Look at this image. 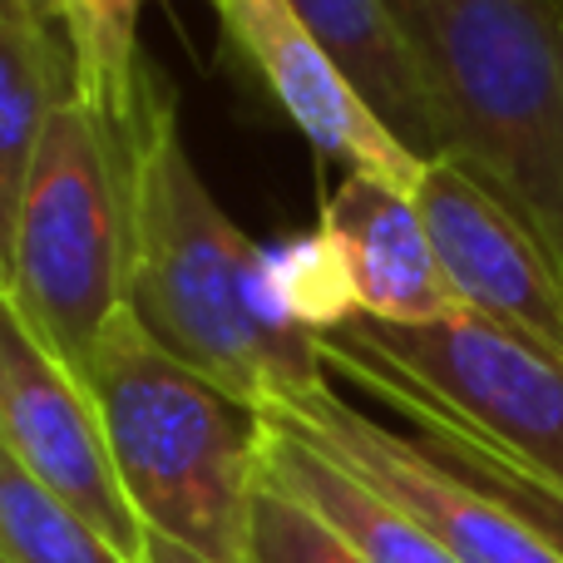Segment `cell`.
<instances>
[{
    "mask_svg": "<svg viewBox=\"0 0 563 563\" xmlns=\"http://www.w3.org/2000/svg\"><path fill=\"white\" fill-rule=\"evenodd\" d=\"M148 0H55L59 35L69 49L75 99L114 129H129L144 95L139 15Z\"/></svg>",
    "mask_w": 563,
    "mask_h": 563,
    "instance_id": "cell-15",
    "label": "cell"
},
{
    "mask_svg": "<svg viewBox=\"0 0 563 563\" xmlns=\"http://www.w3.org/2000/svg\"><path fill=\"white\" fill-rule=\"evenodd\" d=\"M208 5L233 49L257 69L277 109L327 164H336L341 174H371L416 188L426 164L371 114L291 0H208Z\"/></svg>",
    "mask_w": 563,
    "mask_h": 563,
    "instance_id": "cell-9",
    "label": "cell"
},
{
    "mask_svg": "<svg viewBox=\"0 0 563 563\" xmlns=\"http://www.w3.org/2000/svg\"><path fill=\"white\" fill-rule=\"evenodd\" d=\"M247 549H253V563H366V554L351 539H341L317 509L282 495L267 479L253 499Z\"/></svg>",
    "mask_w": 563,
    "mask_h": 563,
    "instance_id": "cell-17",
    "label": "cell"
},
{
    "mask_svg": "<svg viewBox=\"0 0 563 563\" xmlns=\"http://www.w3.org/2000/svg\"><path fill=\"white\" fill-rule=\"evenodd\" d=\"M129 148V311L178 361L267 410L327 386L317 331L282 301L277 253L218 208L178 129L174 95L144 75Z\"/></svg>",
    "mask_w": 563,
    "mask_h": 563,
    "instance_id": "cell-1",
    "label": "cell"
},
{
    "mask_svg": "<svg viewBox=\"0 0 563 563\" xmlns=\"http://www.w3.org/2000/svg\"><path fill=\"white\" fill-rule=\"evenodd\" d=\"M0 559L5 563H129L85 515L49 495L0 445Z\"/></svg>",
    "mask_w": 563,
    "mask_h": 563,
    "instance_id": "cell-16",
    "label": "cell"
},
{
    "mask_svg": "<svg viewBox=\"0 0 563 563\" xmlns=\"http://www.w3.org/2000/svg\"><path fill=\"white\" fill-rule=\"evenodd\" d=\"M440 144L563 277V0H390Z\"/></svg>",
    "mask_w": 563,
    "mask_h": 563,
    "instance_id": "cell-3",
    "label": "cell"
},
{
    "mask_svg": "<svg viewBox=\"0 0 563 563\" xmlns=\"http://www.w3.org/2000/svg\"><path fill=\"white\" fill-rule=\"evenodd\" d=\"M79 380L148 534L208 563H253L247 539L263 489V410L164 351L129 307L99 331Z\"/></svg>",
    "mask_w": 563,
    "mask_h": 563,
    "instance_id": "cell-2",
    "label": "cell"
},
{
    "mask_svg": "<svg viewBox=\"0 0 563 563\" xmlns=\"http://www.w3.org/2000/svg\"><path fill=\"white\" fill-rule=\"evenodd\" d=\"M263 416L287 435L307 440L327 460H336L346 475L371 485L380 499L406 509L460 563H563L505 505H495L489 495H479L450 470H440L410 435L371 420L366 410H356L331 386L307 390L287 406H267Z\"/></svg>",
    "mask_w": 563,
    "mask_h": 563,
    "instance_id": "cell-7",
    "label": "cell"
},
{
    "mask_svg": "<svg viewBox=\"0 0 563 563\" xmlns=\"http://www.w3.org/2000/svg\"><path fill=\"white\" fill-rule=\"evenodd\" d=\"M321 253H327L346 311L386 327L470 317L450 287L416 194L371 174H346L321 208Z\"/></svg>",
    "mask_w": 563,
    "mask_h": 563,
    "instance_id": "cell-10",
    "label": "cell"
},
{
    "mask_svg": "<svg viewBox=\"0 0 563 563\" xmlns=\"http://www.w3.org/2000/svg\"><path fill=\"white\" fill-rule=\"evenodd\" d=\"M5 297L75 376H85L99 331L129 307L124 129L75 95L49 114L40 139Z\"/></svg>",
    "mask_w": 563,
    "mask_h": 563,
    "instance_id": "cell-4",
    "label": "cell"
},
{
    "mask_svg": "<svg viewBox=\"0 0 563 563\" xmlns=\"http://www.w3.org/2000/svg\"><path fill=\"white\" fill-rule=\"evenodd\" d=\"M0 563H5V559H0Z\"/></svg>",
    "mask_w": 563,
    "mask_h": 563,
    "instance_id": "cell-20",
    "label": "cell"
},
{
    "mask_svg": "<svg viewBox=\"0 0 563 563\" xmlns=\"http://www.w3.org/2000/svg\"><path fill=\"white\" fill-rule=\"evenodd\" d=\"M410 194L460 307L563 366V277L534 233L450 158H430Z\"/></svg>",
    "mask_w": 563,
    "mask_h": 563,
    "instance_id": "cell-8",
    "label": "cell"
},
{
    "mask_svg": "<svg viewBox=\"0 0 563 563\" xmlns=\"http://www.w3.org/2000/svg\"><path fill=\"white\" fill-rule=\"evenodd\" d=\"M307 30L321 40L336 69L351 79L366 109L420 158L445 154L440 144V119L430 99L426 69L410 49L390 0H291Z\"/></svg>",
    "mask_w": 563,
    "mask_h": 563,
    "instance_id": "cell-12",
    "label": "cell"
},
{
    "mask_svg": "<svg viewBox=\"0 0 563 563\" xmlns=\"http://www.w3.org/2000/svg\"><path fill=\"white\" fill-rule=\"evenodd\" d=\"M0 445L75 515H85L129 563H144L148 529L119 485L85 380L30 331L0 291Z\"/></svg>",
    "mask_w": 563,
    "mask_h": 563,
    "instance_id": "cell-6",
    "label": "cell"
},
{
    "mask_svg": "<svg viewBox=\"0 0 563 563\" xmlns=\"http://www.w3.org/2000/svg\"><path fill=\"white\" fill-rule=\"evenodd\" d=\"M69 95L75 75L59 20L35 15L20 0H0V291L10 282L15 223L35 174L40 139Z\"/></svg>",
    "mask_w": 563,
    "mask_h": 563,
    "instance_id": "cell-13",
    "label": "cell"
},
{
    "mask_svg": "<svg viewBox=\"0 0 563 563\" xmlns=\"http://www.w3.org/2000/svg\"><path fill=\"white\" fill-rule=\"evenodd\" d=\"M317 351H321L327 376L336 371L341 380H351V386H361L371 400L396 410L406 426H416L410 440H416L440 470H450V475L465 479L470 489H479V495H489L495 505H505L519 525H529L563 559V485L544 479L539 470H529L525 460H515L509 450H499L495 440H485L475 426H465V420L450 416L445 406H435L426 390L410 386L396 371L376 366V361L346 356V351H331V346H321V341H317Z\"/></svg>",
    "mask_w": 563,
    "mask_h": 563,
    "instance_id": "cell-11",
    "label": "cell"
},
{
    "mask_svg": "<svg viewBox=\"0 0 563 563\" xmlns=\"http://www.w3.org/2000/svg\"><path fill=\"white\" fill-rule=\"evenodd\" d=\"M20 5L35 10V15H49V20H55V0H20Z\"/></svg>",
    "mask_w": 563,
    "mask_h": 563,
    "instance_id": "cell-19",
    "label": "cell"
},
{
    "mask_svg": "<svg viewBox=\"0 0 563 563\" xmlns=\"http://www.w3.org/2000/svg\"><path fill=\"white\" fill-rule=\"evenodd\" d=\"M321 346L406 376L435 406L563 485V366L479 317L386 327L346 317L317 331Z\"/></svg>",
    "mask_w": 563,
    "mask_h": 563,
    "instance_id": "cell-5",
    "label": "cell"
},
{
    "mask_svg": "<svg viewBox=\"0 0 563 563\" xmlns=\"http://www.w3.org/2000/svg\"><path fill=\"white\" fill-rule=\"evenodd\" d=\"M144 563H208V559H198L194 549L174 544V539H164V534H148V544H144Z\"/></svg>",
    "mask_w": 563,
    "mask_h": 563,
    "instance_id": "cell-18",
    "label": "cell"
},
{
    "mask_svg": "<svg viewBox=\"0 0 563 563\" xmlns=\"http://www.w3.org/2000/svg\"><path fill=\"white\" fill-rule=\"evenodd\" d=\"M263 479L277 485L282 495L301 499L307 509H317L341 539H351V544L366 554V563H460L430 529H420L406 509L380 499L371 485L346 475L336 460L311 450L307 440L287 435L273 420H267Z\"/></svg>",
    "mask_w": 563,
    "mask_h": 563,
    "instance_id": "cell-14",
    "label": "cell"
}]
</instances>
